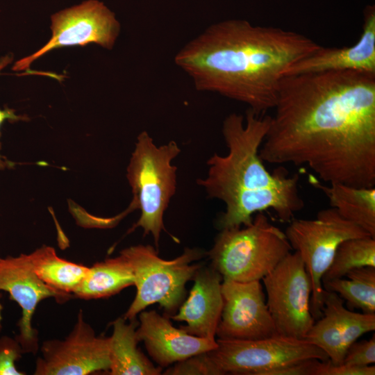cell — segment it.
<instances>
[{
    "mask_svg": "<svg viewBox=\"0 0 375 375\" xmlns=\"http://www.w3.org/2000/svg\"><path fill=\"white\" fill-rule=\"evenodd\" d=\"M274 108L262 161L306 166L328 183L375 186V73L285 76Z\"/></svg>",
    "mask_w": 375,
    "mask_h": 375,
    "instance_id": "obj_1",
    "label": "cell"
},
{
    "mask_svg": "<svg viewBox=\"0 0 375 375\" xmlns=\"http://www.w3.org/2000/svg\"><path fill=\"white\" fill-rule=\"evenodd\" d=\"M320 47L295 31L228 19L188 42L174 62L197 90L240 101L262 115L274 108L286 68Z\"/></svg>",
    "mask_w": 375,
    "mask_h": 375,
    "instance_id": "obj_2",
    "label": "cell"
},
{
    "mask_svg": "<svg viewBox=\"0 0 375 375\" xmlns=\"http://www.w3.org/2000/svg\"><path fill=\"white\" fill-rule=\"evenodd\" d=\"M271 120V116L249 108L245 119L233 112L223 122L228 153H214L207 161L206 176L197 180L209 198L226 206L217 221L220 230L248 226L255 214L267 210H273L282 222H290L304 207L299 175L288 176L283 167L270 172L259 156Z\"/></svg>",
    "mask_w": 375,
    "mask_h": 375,
    "instance_id": "obj_3",
    "label": "cell"
},
{
    "mask_svg": "<svg viewBox=\"0 0 375 375\" xmlns=\"http://www.w3.org/2000/svg\"><path fill=\"white\" fill-rule=\"evenodd\" d=\"M175 141L158 147L145 131L137 137L126 169V178L133 193L131 202L140 216L131 231L141 228L151 235L158 247L163 216L177 187V167L172 162L181 153Z\"/></svg>",
    "mask_w": 375,
    "mask_h": 375,
    "instance_id": "obj_4",
    "label": "cell"
},
{
    "mask_svg": "<svg viewBox=\"0 0 375 375\" xmlns=\"http://www.w3.org/2000/svg\"><path fill=\"white\" fill-rule=\"evenodd\" d=\"M291 250L285 232L260 212L248 226L222 229L207 256L223 278L249 282L261 281Z\"/></svg>",
    "mask_w": 375,
    "mask_h": 375,
    "instance_id": "obj_5",
    "label": "cell"
},
{
    "mask_svg": "<svg viewBox=\"0 0 375 375\" xmlns=\"http://www.w3.org/2000/svg\"><path fill=\"white\" fill-rule=\"evenodd\" d=\"M131 266L135 297L123 315L126 320L136 316L149 306L158 303L169 317L176 312L185 298V284L192 280L202 266L193 263L207 253L197 248H186L172 260L161 258L149 244H138L122 249Z\"/></svg>",
    "mask_w": 375,
    "mask_h": 375,
    "instance_id": "obj_6",
    "label": "cell"
},
{
    "mask_svg": "<svg viewBox=\"0 0 375 375\" xmlns=\"http://www.w3.org/2000/svg\"><path fill=\"white\" fill-rule=\"evenodd\" d=\"M285 234L309 274L312 283L310 311L317 320L322 316V279L338 246L349 239L372 235L343 218L333 208L321 210L312 219H292Z\"/></svg>",
    "mask_w": 375,
    "mask_h": 375,
    "instance_id": "obj_7",
    "label": "cell"
},
{
    "mask_svg": "<svg viewBox=\"0 0 375 375\" xmlns=\"http://www.w3.org/2000/svg\"><path fill=\"white\" fill-rule=\"evenodd\" d=\"M208 353L222 374L262 375L308 359L328 360L326 353L304 339L276 335L258 340L216 339Z\"/></svg>",
    "mask_w": 375,
    "mask_h": 375,
    "instance_id": "obj_8",
    "label": "cell"
},
{
    "mask_svg": "<svg viewBox=\"0 0 375 375\" xmlns=\"http://www.w3.org/2000/svg\"><path fill=\"white\" fill-rule=\"evenodd\" d=\"M262 281L277 333L304 339L315 320L310 311L312 283L299 253H289Z\"/></svg>",
    "mask_w": 375,
    "mask_h": 375,
    "instance_id": "obj_9",
    "label": "cell"
},
{
    "mask_svg": "<svg viewBox=\"0 0 375 375\" xmlns=\"http://www.w3.org/2000/svg\"><path fill=\"white\" fill-rule=\"evenodd\" d=\"M52 36L34 53L17 60L12 69H27L31 64L55 49L95 43L113 47L120 31L119 22L103 2L87 0L51 15Z\"/></svg>",
    "mask_w": 375,
    "mask_h": 375,
    "instance_id": "obj_10",
    "label": "cell"
},
{
    "mask_svg": "<svg viewBox=\"0 0 375 375\" xmlns=\"http://www.w3.org/2000/svg\"><path fill=\"white\" fill-rule=\"evenodd\" d=\"M40 349L35 375H88L110 368V338L96 335L81 309L64 339L44 340Z\"/></svg>",
    "mask_w": 375,
    "mask_h": 375,
    "instance_id": "obj_11",
    "label": "cell"
},
{
    "mask_svg": "<svg viewBox=\"0 0 375 375\" xmlns=\"http://www.w3.org/2000/svg\"><path fill=\"white\" fill-rule=\"evenodd\" d=\"M223 306L216 331L219 339L258 340L277 333L260 281L223 278Z\"/></svg>",
    "mask_w": 375,
    "mask_h": 375,
    "instance_id": "obj_12",
    "label": "cell"
},
{
    "mask_svg": "<svg viewBox=\"0 0 375 375\" xmlns=\"http://www.w3.org/2000/svg\"><path fill=\"white\" fill-rule=\"evenodd\" d=\"M0 290L9 293L22 309V317L15 338L24 353L35 354L40 349L38 332L33 326V317L39 303L54 298L60 303L58 294L34 273L27 254L0 257Z\"/></svg>",
    "mask_w": 375,
    "mask_h": 375,
    "instance_id": "obj_13",
    "label": "cell"
},
{
    "mask_svg": "<svg viewBox=\"0 0 375 375\" xmlns=\"http://www.w3.org/2000/svg\"><path fill=\"white\" fill-rule=\"evenodd\" d=\"M322 301V316L315 321L304 340L323 350L331 363L340 365L349 347L375 330V314L347 309L338 294L324 289Z\"/></svg>",
    "mask_w": 375,
    "mask_h": 375,
    "instance_id": "obj_14",
    "label": "cell"
},
{
    "mask_svg": "<svg viewBox=\"0 0 375 375\" xmlns=\"http://www.w3.org/2000/svg\"><path fill=\"white\" fill-rule=\"evenodd\" d=\"M137 338L142 341L151 358L163 368L198 353L215 349L216 340L190 335L173 326L169 317L156 310L139 313Z\"/></svg>",
    "mask_w": 375,
    "mask_h": 375,
    "instance_id": "obj_15",
    "label": "cell"
},
{
    "mask_svg": "<svg viewBox=\"0 0 375 375\" xmlns=\"http://www.w3.org/2000/svg\"><path fill=\"white\" fill-rule=\"evenodd\" d=\"M345 70L375 73L374 6H368L365 9L362 32L356 44L339 48L321 46L310 55L291 64L283 75Z\"/></svg>",
    "mask_w": 375,
    "mask_h": 375,
    "instance_id": "obj_16",
    "label": "cell"
},
{
    "mask_svg": "<svg viewBox=\"0 0 375 375\" xmlns=\"http://www.w3.org/2000/svg\"><path fill=\"white\" fill-rule=\"evenodd\" d=\"M192 280L194 285L188 299L169 318L185 322L186 325L180 328L190 335L216 340L223 306V278L211 266H201Z\"/></svg>",
    "mask_w": 375,
    "mask_h": 375,
    "instance_id": "obj_17",
    "label": "cell"
},
{
    "mask_svg": "<svg viewBox=\"0 0 375 375\" xmlns=\"http://www.w3.org/2000/svg\"><path fill=\"white\" fill-rule=\"evenodd\" d=\"M119 317L114 320L110 338V375H158L162 368L156 367L138 347L136 318Z\"/></svg>",
    "mask_w": 375,
    "mask_h": 375,
    "instance_id": "obj_18",
    "label": "cell"
},
{
    "mask_svg": "<svg viewBox=\"0 0 375 375\" xmlns=\"http://www.w3.org/2000/svg\"><path fill=\"white\" fill-rule=\"evenodd\" d=\"M310 183L328 199L331 208L344 219L375 238V187L357 188L343 183H322L313 176Z\"/></svg>",
    "mask_w": 375,
    "mask_h": 375,
    "instance_id": "obj_19",
    "label": "cell"
},
{
    "mask_svg": "<svg viewBox=\"0 0 375 375\" xmlns=\"http://www.w3.org/2000/svg\"><path fill=\"white\" fill-rule=\"evenodd\" d=\"M27 257L34 273L58 294L60 303L69 300L89 270V267L59 257L49 246L36 249Z\"/></svg>",
    "mask_w": 375,
    "mask_h": 375,
    "instance_id": "obj_20",
    "label": "cell"
},
{
    "mask_svg": "<svg viewBox=\"0 0 375 375\" xmlns=\"http://www.w3.org/2000/svg\"><path fill=\"white\" fill-rule=\"evenodd\" d=\"M131 285H134L131 266L119 253L89 267L73 296L83 300L107 298Z\"/></svg>",
    "mask_w": 375,
    "mask_h": 375,
    "instance_id": "obj_21",
    "label": "cell"
},
{
    "mask_svg": "<svg viewBox=\"0 0 375 375\" xmlns=\"http://www.w3.org/2000/svg\"><path fill=\"white\" fill-rule=\"evenodd\" d=\"M325 290L338 294L349 310L375 314V267L353 269L345 276L322 283Z\"/></svg>",
    "mask_w": 375,
    "mask_h": 375,
    "instance_id": "obj_22",
    "label": "cell"
},
{
    "mask_svg": "<svg viewBox=\"0 0 375 375\" xmlns=\"http://www.w3.org/2000/svg\"><path fill=\"white\" fill-rule=\"evenodd\" d=\"M375 267V238L365 236L343 241L338 246L322 283L345 276L351 270Z\"/></svg>",
    "mask_w": 375,
    "mask_h": 375,
    "instance_id": "obj_23",
    "label": "cell"
},
{
    "mask_svg": "<svg viewBox=\"0 0 375 375\" xmlns=\"http://www.w3.org/2000/svg\"><path fill=\"white\" fill-rule=\"evenodd\" d=\"M166 375H222V373L209 356L203 352L190 356L168 367Z\"/></svg>",
    "mask_w": 375,
    "mask_h": 375,
    "instance_id": "obj_24",
    "label": "cell"
},
{
    "mask_svg": "<svg viewBox=\"0 0 375 375\" xmlns=\"http://www.w3.org/2000/svg\"><path fill=\"white\" fill-rule=\"evenodd\" d=\"M24 353L16 338L0 337V375H24L25 372L17 369L15 362Z\"/></svg>",
    "mask_w": 375,
    "mask_h": 375,
    "instance_id": "obj_25",
    "label": "cell"
},
{
    "mask_svg": "<svg viewBox=\"0 0 375 375\" xmlns=\"http://www.w3.org/2000/svg\"><path fill=\"white\" fill-rule=\"evenodd\" d=\"M375 362V336L368 340H363L354 342L347 349L343 362L344 364L365 367Z\"/></svg>",
    "mask_w": 375,
    "mask_h": 375,
    "instance_id": "obj_26",
    "label": "cell"
},
{
    "mask_svg": "<svg viewBox=\"0 0 375 375\" xmlns=\"http://www.w3.org/2000/svg\"><path fill=\"white\" fill-rule=\"evenodd\" d=\"M375 367L353 366L346 364L334 365L330 360H321L318 365L316 375H374Z\"/></svg>",
    "mask_w": 375,
    "mask_h": 375,
    "instance_id": "obj_27",
    "label": "cell"
},
{
    "mask_svg": "<svg viewBox=\"0 0 375 375\" xmlns=\"http://www.w3.org/2000/svg\"><path fill=\"white\" fill-rule=\"evenodd\" d=\"M321 360L308 358L291 365L271 369L262 375H316V371Z\"/></svg>",
    "mask_w": 375,
    "mask_h": 375,
    "instance_id": "obj_28",
    "label": "cell"
},
{
    "mask_svg": "<svg viewBox=\"0 0 375 375\" xmlns=\"http://www.w3.org/2000/svg\"><path fill=\"white\" fill-rule=\"evenodd\" d=\"M12 56L8 54L1 58H0V72L4 67H6L9 63L12 61ZM23 116H18L15 114V110L10 108L0 109V128L2 124L6 120H10L12 122H16L22 119H24Z\"/></svg>",
    "mask_w": 375,
    "mask_h": 375,
    "instance_id": "obj_29",
    "label": "cell"
},
{
    "mask_svg": "<svg viewBox=\"0 0 375 375\" xmlns=\"http://www.w3.org/2000/svg\"><path fill=\"white\" fill-rule=\"evenodd\" d=\"M2 310H3V306H2V304L1 303V301H0V331L2 328Z\"/></svg>",
    "mask_w": 375,
    "mask_h": 375,
    "instance_id": "obj_30",
    "label": "cell"
},
{
    "mask_svg": "<svg viewBox=\"0 0 375 375\" xmlns=\"http://www.w3.org/2000/svg\"><path fill=\"white\" fill-rule=\"evenodd\" d=\"M3 163L0 156V167H3Z\"/></svg>",
    "mask_w": 375,
    "mask_h": 375,
    "instance_id": "obj_31",
    "label": "cell"
}]
</instances>
